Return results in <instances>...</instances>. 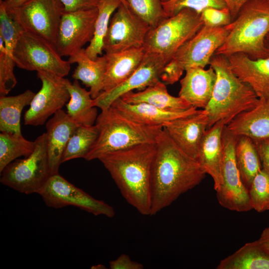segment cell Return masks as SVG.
<instances>
[{
  "label": "cell",
  "instance_id": "20",
  "mask_svg": "<svg viewBox=\"0 0 269 269\" xmlns=\"http://www.w3.org/2000/svg\"><path fill=\"white\" fill-rule=\"evenodd\" d=\"M226 56L235 74L248 84L260 99H269V57L253 59L243 53Z\"/></svg>",
  "mask_w": 269,
  "mask_h": 269
},
{
  "label": "cell",
  "instance_id": "45",
  "mask_svg": "<svg viewBox=\"0 0 269 269\" xmlns=\"http://www.w3.org/2000/svg\"><path fill=\"white\" fill-rule=\"evenodd\" d=\"M265 45L268 52V56L269 57V33L268 34L265 38Z\"/></svg>",
  "mask_w": 269,
  "mask_h": 269
},
{
  "label": "cell",
  "instance_id": "2",
  "mask_svg": "<svg viewBox=\"0 0 269 269\" xmlns=\"http://www.w3.org/2000/svg\"><path fill=\"white\" fill-rule=\"evenodd\" d=\"M155 143H144L107 154L99 160L127 202L140 214L150 216V177Z\"/></svg>",
  "mask_w": 269,
  "mask_h": 269
},
{
  "label": "cell",
  "instance_id": "47",
  "mask_svg": "<svg viewBox=\"0 0 269 269\" xmlns=\"http://www.w3.org/2000/svg\"><path fill=\"white\" fill-rule=\"evenodd\" d=\"M122 3L126 6H129L127 2L126 1V0H121Z\"/></svg>",
  "mask_w": 269,
  "mask_h": 269
},
{
  "label": "cell",
  "instance_id": "39",
  "mask_svg": "<svg viewBox=\"0 0 269 269\" xmlns=\"http://www.w3.org/2000/svg\"><path fill=\"white\" fill-rule=\"evenodd\" d=\"M64 11L71 12L97 7L101 0H60Z\"/></svg>",
  "mask_w": 269,
  "mask_h": 269
},
{
  "label": "cell",
  "instance_id": "18",
  "mask_svg": "<svg viewBox=\"0 0 269 269\" xmlns=\"http://www.w3.org/2000/svg\"><path fill=\"white\" fill-rule=\"evenodd\" d=\"M163 128L183 152L196 160L199 144L208 129V117L204 109L168 122Z\"/></svg>",
  "mask_w": 269,
  "mask_h": 269
},
{
  "label": "cell",
  "instance_id": "30",
  "mask_svg": "<svg viewBox=\"0 0 269 269\" xmlns=\"http://www.w3.org/2000/svg\"><path fill=\"white\" fill-rule=\"evenodd\" d=\"M35 93L30 90L12 96H0V131L22 134L20 117L23 109L29 105Z\"/></svg>",
  "mask_w": 269,
  "mask_h": 269
},
{
  "label": "cell",
  "instance_id": "10",
  "mask_svg": "<svg viewBox=\"0 0 269 269\" xmlns=\"http://www.w3.org/2000/svg\"><path fill=\"white\" fill-rule=\"evenodd\" d=\"M236 137L224 126L222 133V183L216 191L217 198L219 204L226 209L246 212L252 208L249 189L243 182L236 163L235 154Z\"/></svg>",
  "mask_w": 269,
  "mask_h": 269
},
{
  "label": "cell",
  "instance_id": "13",
  "mask_svg": "<svg viewBox=\"0 0 269 269\" xmlns=\"http://www.w3.org/2000/svg\"><path fill=\"white\" fill-rule=\"evenodd\" d=\"M64 12L60 0H30L9 15L24 30L37 34L55 46Z\"/></svg>",
  "mask_w": 269,
  "mask_h": 269
},
{
  "label": "cell",
  "instance_id": "28",
  "mask_svg": "<svg viewBox=\"0 0 269 269\" xmlns=\"http://www.w3.org/2000/svg\"><path fill=\"white\" fill-rule=\"evenodd\" d=\"M217 269H269V250L258 240L247 243L222 260Z\"/></svg>",
  "mask_w": 269,
  "mask_h": 269
},
{
  "label": "cell",
  "instance_id": "3",
  "mask_svg": "<svg viewBox=\"0 0 269 269\" xmlns=\"http://www.w3.org/2000/svg\"><path fill=\"white\" fill-rule=\"evenodd\" d=\"M209 65L216 72V79L210 101L204 109L208 117V129L219 121L227 125L260 102L252 88L233 72L226 56L214 54Z\"/></svg>",
  "mask_w": 269,
  "mask_h": 269
},
{
  "label": "cell",
  "instance_id": "23",
  "mask_svg": "<svg viewBox=\"0 0 269 269\" xmlns=\"http://www.w3.org/2000/svg\"><path fill=\"white\" fill-rule=\"evenodd\" d=\"M111 106L127 118L138 123L150 126H162L165 123L196 113L194 107L182 111H169L146 103L130 104L121 98L115 100Z\"/></svg>",
  "mask_w": 269,
  "mask_h": 269
},
{
  "label": "cell",
  "instance_id": "16",
  "mask_svg": "<svg viewBox=\"0 0 269 269\" xmlns=\"http://www.w3.org/2000/svg\"><path fill=\"white\" fill-rule=\"evenodd\" d=\"M169 60L162 55L145 52L137 69L125 81L113 89L102 92L94 99L95 107L103 110L117 99L134 90H143L160 81V76Z\"/></svg>",
  "mask_w": 269,
  "mask_h": 269
},
{
  "label": "cell",
  "instance_id": "21",
  "mask_svg": "<svg viewBox=\"0 0 269 269\" xmlns=\"http://www.w3.org/2000/svg\"><path fill=\"white\" fill-rule=\"evenodd\" d=\"M79 126L62 109L46 122V144L51 175L59 173L66 146Z\"/></svg>",
  "mask_w": 269,
  "mask_h": 269
},
{
  "label": "cell",
  "instance_id": "27",
  "mask_svg": "<svg viewBox=\"0 0 269 269\" xmlns=\"http://www.w3.org/2000/svg\"><path fill=\"white\" fill-rule=\"evenodd\" d=\"M120 98L128 103H146L169 111H182L192 107L180 97L171 95L166 84L160 81L137 92H128Z\"/></svg>",
  "mask_w": 269,
  "mask_h": 269
},
{
  "label": "cell",
  "instance_id": "5",
  "mask_svg": "<svg viewBox=\"0 0 269 269\" xmlns=\"http://www.w3.org/2000/svg\"><path fill=\"white\" fill-rule=\"evenodd\" d=\"M227 26L229 33L215 54L243 53L253 59L269 57L265 40L269 33V0H249Z\"/></svg>",
  "mask_w": 269,
  "mask_h": 269
},
{
  "label": "cell",
  "instance_id": "4",
  "mask_svg": "<svg viewBox=\"0 0 269 269\" xmlns=\"http://www.w3.org/2000/svg\"><path fill=\"white\" fill-rule=\"evenodd\" d=\"M95 125L98 136L84 159H99L109 153L144 143H156L162 126H150L136 122L112 106L101 110Z\"/></svg>",
  "mask_w": 269,
  "mask_h": 269
},
{
  "label": "cell",
  "instance_id": "11",
  "mask_svg": "<svg viewBox=\"0 0 269 269\" xmlns=\"http://www.w3.org/2000/svg\"><path fill=\"white\" fill-rule=\"evenodd\" d=\"M38 194L46 205L50 208L58 209L73 206L95 216L112 218L115 215L111 206L94 198L59 173L51 175Z\"/></svg>",
  "mask_w": 269,
  "mask_h": 269
},
{
  "label": "cell",
  "instance_id": "31",
  "mask_svg": "<svg viewBox=\"0 0 269 269\" xmlns=\"http://www.w3.org/2000/svg\"><path fill=\"white\" fill-rule=\"evenodd\" d=\"M235 154L242 179L249 189L254 177L262 169L254 140L245 135L237 136Z\"/></svg>",
  "mask_w": 269,
  "mask_h": 269
},
{
  "label": "cell",
  "instance_id": "24",
  "mask_svg": "<svg viewBox=\"0 0 269 269\" xmlns=\"http://www.w3.org/2000/svg\"><path fill=\"white\" fill-rule=\"evenodd\" d=\"M144 53L143 47L105 53L107 66L102 92L109 91L127 80L138 67Z\"/></svg>",
  "mask_w": 269,
  "mask_h": 269
},
{
  "label": "cell",
  "instance_id": "26",
  "mask_svg": "<svg viewBox=\"0 0 269 269\" xmlns=\"http://www.w3.org/2000/svg\"><path fill=\"white\" fill-rule=\"evenodd\" d=\"M68 61L77 63L72 77L74 80L81 81L90 88L92 98H96L103 91V81L106 70L107 59L105 54L96 59L90 58L83 48L69 56Z\"/></svg>",
  "mask_w": 269,
  "mask_h": 269
},
{
  "label": "cell",
  "instance_id": "44",
  "mask_svg": "<svg viewBox=\"0 0 269 269\" xmlns=\"http://www.w3.org/2000/svg\"><path fill=\"white\" fill-rule=\"evenodd\" d=\"M258 240L263 246L269 250V227L263 231Z\"/></svg>",
  "mask_w": 269,
  "mask_h": 269
},
{
  "label": "cell",
  "instance_id": "40",
  "mask_svg": "<svg viewBox=\"0 0 269 269\" xmlns=\"http://www.w3.org/2000/svg\"><path fill=\"white\" fill-rule=\"evenodd\" d=\"M253 140L259 154L262 169L269 175V137Z\"/></svg>",
  "mask_w": 269,
  "mask_h": 269
},
{
  "label": "cell",
  "instance_id": "38",
  "mask_svg": "<svg viewBox=\"0 0 269 269\" xmlns=\"http://www.w3.org/2000/svg\"><path fill=\"white\" fill-rule=\"evenodd\" d=\"M204 25L212 27H223L233 21L230 12L228 7L222 9L207 7L200 13Z\"/></svg>",
  "mask_w": 269,
  "mask_h": 269
},
{
  "label": "cell",
  "instance_id": "46",
  "mask_svg": "<svg viewBox=\"0 0 269 269\" xmlns=\"http://www.w3.org/2000/svg\"><path fill=\"white\" fill-rule=\"evenodd\" d=\"M91 269H106V267L102 264H98L95 266H93L91 267Z\"/></svg>",
  "mask_w": 269,
  "mask_h": 269
},
{
  "label": "cell",
  "instance_id": "8",
  "mask_svg": "<svg viewBox=\"0 0 269 269\" xmlns=\"http://www.w3.org/2000/svg\"><path fill=\"white\" fill-rule=\"evenodd\" d=\"M34 141L35 148L30 155L14 160L0 172L1 184L25 194H38L51 175L46 133Z\"/></svg>",
  "mask_w": 269,
  "mask_h": 269
},
{
  "label": "cell",
  "instance_id": "34",
  "mask_svg": "<svg viewBox=\"0 0 269 269\" xmlns=\"http://www.w3.org/2000/svg\"><path fill=\"white\" fill-rule=\"evenodd\" d=\"M98 133L95 125L79 126L68 142L62 162L76 158H84L96 140Z\"/></svg>",
  "mask_w": 269,
  "mask_h": 269
},
{
  "label": "cell",
  "instance_id": "42",
  "mask_svg": "<svg viewBox=\"0 0 269 269\" xmlns=\"http://www.w3.org/2000/svg\"><path fill=\"white\" fill-rule=\"evenodd\" d=\"M232 16L233 21L237 17L240 9L249 0H224Z\"/></svg>",
  "mask_w": 269,
  "mask_h": 269
},
{
  "label": "cell",
  "instance_id": "15",
  "mask_svg": "<svg viewBox=\"0 0 269 269\" xmlns=\"http://www.w3.org/2000/svg\"><path fill=\"white\" fill-rule=\"evenodd\" d=\"M97 7L64 11L59 24L55 47L61 56H70L93 38Z\"/></svg>",
  "mask_w": 269,
  "mask_h": 269
},
{
  "label": "cell",
  "instance_id": "6",
  "mask_svg": "<svg viewBox=\"0 0 269 269\" xmlns=\"http://www.w3.org/2000/svg\"><path fill=\"white\" fill-rule=\"evenodd\" d=\"M229 29L227 25L212 27L204 25L183 44L164 66L160 76L166 84L177 82L187 69L209 65L216 51L224 43Z\"/></svg>",
  "mask_w": 269,
  "mask_h": 269
},
{
  "label": "cell",
  "instance_id": "17",
  "mask_svg": "<svg viewBox=\"0 0 269 269\" xmlns=\"http://www.w3.org/2000/svg\"><path fill=\"white\" fill-rule=\"evenodd\" d=\"M23 28L0 3V94L5 96L15 86L13 52Z\"/></svg>",
  "mask_w": 269,
  "mask_h": 269
},
{
  "label": "cell",
  "instance_id": "37",
  "mask_svg": "<svg viewBox=\"0 0 269 269\" xmlns=\"http://www.w3.org/2000/svg\"><path fill=\"white\" fill-rule=\"evenodd\" d=\"M162 5L167 17L175 15L186 8L194 10L200 14L207 7L219 9L227 7L224 0H170L163 2Z\"/></svg>",
  "mask_w": 269,
  "mask_h": 269
},
{
  "label": "cell",
  "instance_id": "49",
  "mask_svg": "<svg viewBox=\"0 0 269 269\" xmlns=\"http://www.w3.org/2000/svg\"><path fill=\"white\" fill-rule=\"evenodd\" d=\"M0 1H1V0H0Z\"/></svg>",
  "mask_w": 269,
  "mask_h": 269
},
{
  "label": "cell",
  "instance_id": "43",
  "mask_svg": "<svg viewBox=\"0 0 269 269\" xmlns=\"http://www.w3.org/2000/svg\"><path fill=\"white\" fill-rule=\"evenodd\" d=\"M30 0H4L0 1L8 14Z\"/></svg>",
  "mask_w": 269,
  "mask_h": 269
},
{
  "label": "cell",
  "instance_id": "12",
  "mask_svg": "<svg viewBox=\"0 0 269 269\" xmlns=\"http://www.w3.org/2000/svg\"><path fill=\"white\" fill-rule=\"evenodd\" d=\"M150 25L122 3L111 17L103 51L110 53L143 47Z\"/></svg>",
  "mask_w": 269,
  "mask_h": 269
},
{
  "label": "cell",
  "instance_id": "9",
  "mask_svg": "<svg viewBox=\"0 0 269 269\" xmlns=\"http://www.w3.org/2000/svg\"><path fill=\"white\" fill-rule=\"evenodd\" d=\"M13 56L16 66L27 71H46L64 77L71 69V64L62 58L54 45L26 30L21 33Z\"/></svg>",
  "mask_w": 269,
  "mask_h": 269
},
{
  "label": "cell",
  "instance_id": "32",
  "mask_svg": "<svg viewBox=\"0 0 269 269\" xmlns=\"http://www.w3.org/2000/svg\"><path fill=\"white\" fill-rule=\"evenodd\" d=\"M121 0H101L97 8L98 14L96 20L94 35L85 48L88 56L93 60L102 55L103 42L107 32L111 16L122 3Z\"/></svg>",
  "mask_w": 269,
  "mask_h": 269
},
{
  "label": "cell",
  "instance_id": "35",
  "mask_svg": "<svg viewBox=\"0 0 269 269\" xmlns=\"http://www.w3.org/2000/svg\"><path fill=\"white\" fill-rule=\"evenodd\" d=\"M249 192L252 209L258 212L269 210V175L263 169L254 177Z\"/></svg>",
  "mask_w": 269,
  "mask_h": 269
},
{
  "label": "cell",
  "instance_id": "33",
  "mask_svg": "<svg viewBox=\"0 0 269 269\" xmlns=\"http://www.w3.org/2000/svg\"><path fill=\"white\" fill-rule=\"evenodd\" d=\"M35 141L25 139L22 134L1 132L0 134V172L10 162L33 151Z\"/></svg>",
  "mask_w": 269,
  "mask_h": 269
},
{
  "label": "cell",
  "instance_id": "22",
  "mask_svg": "<svg viewBox=\"0 0 269 269\" xmlns=\"http://www.w3.org/2000/svg\"><path fill=\"white\" fill-rule=\"evenodd\" d=\"M185 76L180 80L179 97L191 106L204 109L210 101L213 91L216 74L210 66L208 69L200 67L187 69Z\"/></svg>",
  "mask_w": 269,
  "mask_h": 269
},
{
  "label": "cell",
  "instance_id": "25",
  "mask_svg": "<svg viewBox=\"0 0 269 269\" xmlns=\"http://www.w3.org/2000/svg\"><path fill=\"white\" fill-rule=\"evenodd\" d=\"M226 126L237 136L253 139L269 137V99H260L256 107L241 113Z\"/></svg>",
  "mask_w": 269,
  "mask_h": 269
},
{
  "label": "cell",
  "instance_id": "19",
  "mask_svg": "<svg viewBox=\"0 0 269 269\" xmlns=\"http://www.w3.org/2000/svg\"><path fill=\"white\" fill-rule=\"evenodd\" d=\"M225 126L223 122L219 121L206 130L199 144L196 157L205 173L212 178L216 191L222 183V133Z\"/></svg>",
  "mask_w": 269,
  "mask_h": 269
},
{
  "label": "cell",
  "instance_id": "48",
  "mask_svg": "<svg viewBox=\"0 0 269 269\" xmlns=\"http://www.w3.org/2000/svg\"><path fill=\"white\" fill-rule=\"evenodd\" d=\"M169 0H162V3L165 2H167V1H169Z\"/></svg>",
  "mask_w": 269,
  "mask_h": 269
},
{
  "label": "cell",
  "instance_id": "41",
  "mask_svg": "<svg viewBox=\"0 0 269 269\" xmlns=\"http://www.w3.org/2000/svg\"><path fill=\"white\" fill-rule=\"evenodd\" d=\"M111 269H142V264L133 261L126 254H121L118 258L109 262Z\"/></svg>",
  "mask_w": 269,
  "mask_h": 269
},
{
  "label": "cell",
  "instance_id": "7",
  "mask_svg": "<svg viewBox=\"0 0 269 269\" xmlns=\"http://www.w3.org/2000/svg\"><path fill=\"white\" fill-rule=\"evenodd\" d=\"M203 25L200 14L190 8L182 9L151 27L143 46L144 51L162 55L170 60Z\"/></svg>",
  "mask_w": 269,
  "mask_h": 269
},
{
  "label": "cell",
  "instance_id": "1",
  "mask_svg": "<svg viewBox=\"0 0 269 269\" xmlns=\"http://www.w3.org/2000/svg\"><path fill=\"white\" fill-rule=\"evenodd\" d=\"M155 146L151 168L150 216L198 185L206 174L195 159L174 143L163 128Z\"/></svg>",
  "mask_w": 269,
  "mask_h": 269
},
{
  "label": "cell",
  "instance_id": "36",
  "mask_svg": "<svg viewBox=\"0 0 269 269\" xmlns=\"http://www.w3.org/2000/svg\"><path fill=\"white\" fill-rule=\"evenodd\" d=\"M130 8L151 27L166 17L162 0H126Z\"/></svg>",
  "mask_w": 269,
  "mask_h": 269
},
{
  "label": "cell",
  "instance_id": "29",
  "mask_svg": "<svg viewBox=\"0 0 269 269\" xmlns=\"http://www.w3.org/2000/svg\"><path fill=\"white\" fill-rule=\"evenodd\" d=\"M66 84L70 96L66 105L68 116L80 126L94 125L98 115L90 91L81 87L77 80L71 83L67 79Z\"/></svg>",
  "mask_w": 269,
  "mask_h": 269
},
{
  "label": "cell",
  "instance_id": "14",
  "mask_svg": "<svg viewBox=\"0 0 269 269\" xmlns=\"http://www.w3.org/2000/svg\"><path fill=\"white\" fill-rule=\"evenodd\" d=\"M37 75L41 82V87L25 113V125L44 124L50 116L66 105L70 97L66 84L67 79L43 71L37 72Z\"/></svg>",
  "mask_w": 269,
  "mask_h": 269
}]
</instances>
